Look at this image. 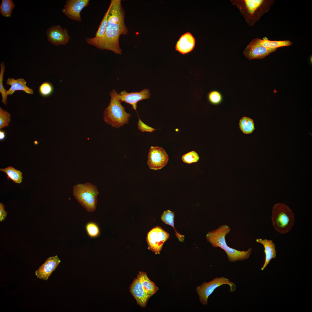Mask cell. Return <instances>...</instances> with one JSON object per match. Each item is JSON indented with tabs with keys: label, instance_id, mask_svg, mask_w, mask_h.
<instances>
[{
	"label": "cell",
	"instance_id": "obj_1",
	"mask_svg": "<svg viewBox=\"0 0 312 312\" xmlns=\"http://www.w3.org/2000/svg\"><path fill=\"white\" fill-rule=\"evenodd\" d=\"M109 7L107 25L103 37L97 40L87 38L86 41L101 50H109L121 55L122 51L119 43V38L128 32L125 21V11L121 0H111Z\"/></svg>",
	"mask_w": 312,
	"mask_h": 312
},
{
	"label": "cell",
	"instance_id": "obj_2",
	"mask_svg": "<svg viewBox=\"0 0 312 312\" xmlns=\"http://www.w3.org/2000/svg\"><path fill=\"white\" fill-rule=\"evenodd\" d=\"M231 229L228 225H222L216 229L208 232L206 235V239L213 247H219L223 249L230 262H235L247 259L251 254V248L246 251H240L227 245L225 236L230 232Z\"/></svg>",
	"mask_w": 312,
	"mask_h": 312
},
{
	"label": "cell",
	"instance_id": "obj_3",
	"mask_svg": "<svg viewBox=\"0 0 312 312\" xmlns=\"http://www.w3.org/2000/svg\"><path fill=\"white\" fill-rule=\"evenodd\" d=\"M248 24L251 26L259 21L269 10L274 0H232Z\"/></svg>",
	"mask_w": 312,
	"mask_h": 312
},
{
	"label": "cell",
	"instance_id": "obj_4",
	"mask_svg": "<svg viewBox=\"0 0 312 312\" xmlns=\"http://www.w3.org/2000/svg\"><path fill=\"white\" fill-rule=\"evenodd\" d=\"M117 93L114 89L110 92L109 104L104 112L103 119L107 124L118 128L129 123L131 115L125 111L118 98Z\"/></svg>",
	"mask_w": 312,
	"mask_h": 312
},
{
	"label": "cell",
	"instance_id": "obj_5",
	"mask_svg": "<svg viewBox=\"0 0 312 312\" xmlns=\"http://www.w3.org/2000/svg\"><path fill=\"white\" fill-rule=\"evenodd\" d=\"M271 219L274 229L282 234L289 231L295 222L294 215L292 211L288 206L281 203L274 205Z\"/></svg>",
	"mask_w": 312,
	"mask_h": 312
},
{
	"label": "cell",
	"instance_id": "obj_6",
	"mask_svg": "<svg viewBox=\"0 0 312 312\" xmlns=\"http://www.w3.org/2000/svg\"><path fill=\"white\" fill-rule=\"evenodd\" d=\"M99 194L97 186L90 183L77 184L73 187V196L88 212L95 210Z\"/></svg>",
	"mask_w": 312,
	"mask_h": 312
},
{
	"label": "cell",
	"instance_id": "obj_7",
	"mask_svg": "<svg viewBox=\"0 0 312 312\" xmlns=\"http://www.w3.org/2000/svg\"><path fill=\"white\" fill-rule=\"evenodd\" d=\"M227 285L230 287V291L234 292L236 289V285L234 282L228 278L224 277H217L208 282L203 283L196 288L200 302L204 305L208 303V299L209 296L217 287L223 285Z\"/></svg>",
	"mask_w": 312,
	"mask_h": 312
},
{
	"label": "cell",
	"instance_id": "obj_8",
	"mask_svg": "<svg viewBox=\"0 0 312 312\" xmlns=\"http://www.w3.org/2000/svg\"><path fill=\"white\" fill-rule=\"evenodd\" d=\"M169 237V234L161 227L157 226L153 228L147 235L148 249L155 254H159L163 244Z\"/></svg>",
	"mask_w": 312,
	"mask_h": 312
},
{
	"label": "cell",
	"instance_id": "obj_9",
	"mask_svg": "<svg viewBox=\"0 0 312 312\" xmlns=\"http://www.w3.org/2000/svg\"><path fill=\"white\" fill-rule=\"evenodd\" d=\"M168 160L169 157L163 148L158 146L150 147L147 161L149 169H161L166 165Z\"/></svg>",
	"mask_w": 312,
	"mask_h": 312
},
{
	"label": "cell",
	"instance_id": "obj_10",
	"mask_svg": "<svg viewBox=\"0 0 312 312\" xmlns=\"http://www.w3.org/2000/svg\"><path fill=\"white\" fill-rule=\"evenodd\" d=\"M260 39H253L248 44L243 52L244 56L249 60L261 59L276 50L277 49L264 47L259 44Z\"/></svg>",
	"mask_w": 312,
	"mask_h": 312
},
{
	"label": "cell",
	"instance_id": "obj_11",
	"mask_svg": "<svg viewBox=\"0 0 312 312\" xmlns=\"http://www.w3.org/2000/svg\"><path fill=\"white\" fill-rule=\"evenodd\" d=\"M89 0H67L62 10L63 13L69 18L80 21V13L89 4Z\"/></svg>",
	"mask_w": 312,
	"mask_h": 312
},
{
	"label": "cell",
	"instance_id": "obj_12",
	"mask_svg": "<svg viewBox=\"0 0 312 312\" xmlns=\"http://www.w3.org/2000/svg\"><path fill=\"white\" fill-rule=\"evenodd\" d=\"M117 96L121 103L124 102L131 105L132 109L137 112L138 103L140 101L149 99L151 94L148 89H144L138 92H132L128 93L124 90L117 93Z\"/></svg>",
	"mask_w": 312,
	"mask_h": 312
},
{
	"label": "cell",
	"instance_id": "obj_13",
	"mask_svg": "<svg viewBox=\"0 0 312 312\" xmlns=\"http://www.w3.org/2000/svg\"><path fill=\"white\" fill-rule=\"evenodd\" d=\"M46 33L48 41L56 46L65 45L70 39L67 29L63 28L59 25L48 28Z\"/></svg>",
	"mask_w": 312,
	"mask_h": 312
},
{
	"label": "cell",
	"instance_id": "obj_14",
	"mask_svg": "<svg viewBox=\"0 0 312 312\" xmlns=\"http://www.w3.org/2000/svg\"><path fill=\"white\" fill-rule=\"evenodd\" d=\"M130 291L135 299L138 304L142 307L146 306L147 302L151 297L144 290L139 274L130 285Z\"/></svg>",
	"mask_w": 312,
	"mask_h": 312
},
{
	"label": "cell",
	"instance_id": "obj_15",
	"mask_svg": "<svg viewBox=\"0 0 312 312\" xmlns=\"http://www.w3.org/2000/svg\"><path fill=\"white\" fill-rule=\"evenodd\" d=\"M60 262L57 255L48 258L35 272L37 278L45 281L47 280Z\"/></svg>",
	"mask_w": 312,
	"mask_h": 312
},
{
	"label": "cell",
	"instance_id": "obj_16",
	"mask_svg": "<svg viewBox=\"0 0 312 312\" xmlns=\"http://www.w3.org/2000/svg\"><path fill=\"white\" fill-rule=\"evenodd\" d=\"M195 42V39L191 33L187 32L181 36L177 42L175 50L182 55L187 54L193 50Z\"/></svg>",
	"mask_w": 312,
	"mask_h": 312
},
{
	"label": "cell",
	"instance_id": "obj_17",
	"mask_svg": "<svg viewBox=\"0 0 312 312\" xmlns=\"http://www.w3.org/2000/svg\"><path fill=\"white\" fill-rule=\"evenodd\" d=\"M6 84L11 86L10 89L6 91L7 95H12L17 90H22L27 93L31 94L34 93L33 90L26 85V81L22 78L16 79L9 78L7 80Z\"/></svg>",
	"mask_w": 312,
	"mask_h": 312
},
{
	"label": "cell",
	"instance_id": "obj_18",
	"mask_svg": "<svg viewBox=\"0 0 312 312\" xmlns=\"http://www.w3.org/2000/svg\"><path fill=\"white\" fill-rule=\"evenodd\" d=\"M256 242L262 244L264 248V252L265 255V261L261 270H263L269 263L272 259L275 258L276 254L275 246L272 240L261 238L256 239Z\"/></svg>",
	"mask_w": 312,
	"mask_h": 312
},
{
	"label": "cell",
	"instance_id": "obj_19",
	"mask_svg": "<svg viewBox=\"0 0 312 312\" xmlns=\"http://www.w3.org/2000/svg\"><path fill=\"white\" fill-rule=\"evenodd\" d=\"M138 274L140 275L141 283L144 291L151 296L155 294L158 290V288L154 283L148 278L146 272L140 271Z\"/></svg>",
	"mask_w": 312,
	"mask_h": 312
},
{
	"label": "cell",
	"instance_id": "obj_20",
	"mask_svg": "<svg viewBox=\"0 0 312 312\" xmlns=\"http://www.w3.org/2000/svg\"><path fill=\"white\" fill-rule=\"evenodd\" d=\"M260 44L262 46L268 48L277 49V48L291 45L292 43L289 40L272 41L268 40L265 37L263 39H260Z\"/></svg>",
	"mask_w": 312,
	"mask_h": 312
},
{
	"label": "cell",
	"instance_id": "obj_21",
	"mask_svg": "<svg viewBox=\"0 0 312 312\" xmlns=\"http://www.w3.org/2000/svg\"><path fill=\"white\" fill-rule=\"evenodd\" d=\"M0 171L5 173L7 175V178L14 183L20 184L23 179L22 172L20 170H18L13 167L10 166L4 168H0Z\"/></svg>",
	"mask_w": 312,
	"mask_h": 312
},
{
	"label": "cell",
	"instance_id": "obj_22",
	"mask_svg": "<svg viewBox=\"0 0 312 312\" xmlns=\"http://www.w3.org/2000/svg\"><path fill=\"white\" fill-rule=\"evenodd\" d=\"M174 212L170 210H167L163 212L161 216V219L166 224L170 225L173 228L175 231L176 236L180 241L183 242L184 240L185 236L178 233L174 228Z\"/></svg>",
	"mask_w": 312,
	"mask_h": 312
},
{
	"label": "cell",
	"instance_id": "obj_23",
	"mask_svg": "<svg viewBox=\"0 0 312 312\" xmlns=\"http://www.w3.org/2000/svg\"><path fill=\"white\" fill-rule=\"evenodd\" d=\"M239 125L241 130L244 134L251 133L255 129L253 120L247 117H243L240 120Z\"/></svg>",
	"mask_w": 312,
	"mask_h": 312
},
{
	"label": "cell",
	"instance_id": "obj_24",
	"mask_svg": "<svg viewBox=\"0 0 312 312\" xmlns=\"http://www.w3.org/2000/svg\"><path fill=\"white\" fill-rule=\"evenodd\" d=\"M109 10V7L99 27L95 36L94 38H90L92 40H97L101 39L103 37L107 25Z\"/></svg>",
	"mask_w": 312,
	"mask_h": 312
},
{
	"label": "cell",
	"instance_id": "obj_25",
	"mask_svg": "<svg viewBox=\"0 0 312 312\" xmlns=\"http://www.w3.org/2000/svg\"><path fill=\"white\" fill-rule=\"evenodd\" d=\"M15 6L12 0H2L0 6V12L1 15L5 17H11Z\"/></svg>",
	"mask_w": 312,
	"mask_h": 312
},
{
	"label": "cell",
	"instance_id": "obj_26",
	"mask_svg": "<svg viewBox=\"0 0 312 312\" xmlns=\"http://www.w3.org/2000/svg\"><path fill=\"white\" fill-rule=\"evenodd\" d=\"M0 66L1 68L0 73V92L2 96L1 101L5 105H7L8 95L6 93L7 90L4 87L3 82L5 70V66L3 62H1L0 64Z\"/></svg>",
	"mask_w": 312,
	"mask_h": 312
},
{
	"label": "cell",
	"instance_id": "obj_27",
	"mask_svg": "<svg viewBox=\"0 0 312 312\" xmlns=\"http://www.w3.org/2000/svg\"><path fill=\"white\" fill-rule=\"evenodd\" d=\"M86 229L88 235L91 237H96L100 234L99 228L94 222H90L87 223L86 225Z\"/></svg>",
	"mask_w": 312,
	"mask_h": 312
},
{
	"label": "cell",
	"instance_id": "obj_28",
	"mask_svg": "<svg viewBox=\"0 0 312 312\" xmlns=\"http://www.w3.org/2000/svg\"><path fill=\"white\" fill-rule=\"evenodd\" d=\"M53 88L52 84L48 82H44L40 86L39 91L40 94L42 96L47 97L53 93Z\"/></svg>",
	"mask_w": 312,
	"mask_h": 312
},
{
	"label": "cell",
	"instance_id": "obj_29",
	"mask_svg": "<svg viewBox=\"0 0 312 312\" xmlns=\"http://www.w3.org/2000/svg\"><path fill=\"white\" fill-rule=\"evenodd\" d=\"M11 114L6 111L0 107V129L6 127L9 125L11 120Z\"/></svg>",
	"mask_w": 312,
	"mask_h": 312
},
{
	"label": "cell",
	"instance_id": "obj_30",
	"mask_svg": "<svg viewBox=\"0 0 312 312\" xmlns=\"http://www.w3.org/2000/svg\"><path fill=\"white\" fill-rule=\"evenodd\" d=\"M199 157L198 153L194 151H191L183 155L182 157L183 161L188 164L197 162Z\"/></svg>",
	"mask_w": 312,
	"mask_h": 312
},
{
	"label": "cell",
	"instance_id": "obj_31",
	"mask_svg": "<svg viewBox=\"0 0 312 312\" xmlns=\"http://www.w3.org/2000/svg\"><path fill=\"white\" fill-rule=\"evenodd\" d=\"M208 97L209 102L213 104L219 103L222 100L221 94L216 91H213L210 92L208 94Z\"/></svg>",
	"mask_w": 312,
	"mask_h": 312
},
{
	"label": "cell",
	"instance_id": "obj_32",
	"mask_svg": "<svg viewBox=\"0 0 312 312\" xmlns=\"http://www.w3.org/2000/svg\"><path fill=\"white\" fill-rule=\"evenodd\" d=\"M139 120L137 123L138 129L142 132H152L156 129L151 127L144 123L138 117Z\"/></svg>",
	"mask_w": 312,
	"mask_h": 312
},
{
	"label": "cell",
	"instance_id": "obj_33",
	"mask_svg": "<svg viewBox=\"0 0 312 312\" xmlns=\"http://www.w3.org/2000/svg\"><path fill=\"white\" fill-rule=\"evenodd\" d=\"M7 214V212L4 209V205L2 203H0V221L3 220L6 217Z\"/></svg>",
	"mask_w": 312,
	"mask_h": 312
},
{
	"label": "cell",
	"instance_id": "obj_34",
	"mask_svg": "<svg viewBox=\"0 0 312 312\" xmlns=\"http://www.w3.org/2000/svg\"><path fill=\"white\" fill-rule=\"evenodd\" d=\"M5 137V132L2 131H0V140L1 141L4 139Z\"/></svg>",
	"mask_w": 312,
	"mask_h": 312
}]
</instances>
